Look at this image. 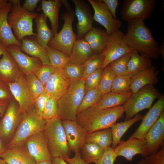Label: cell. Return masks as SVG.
<instances>
[{
    "instance_id": "44",
    "label": "cell",
    "mask_w": 164,
    "mask_h": 164,
    "mask_svg": "<svg viewBox=\"0 0 164 164\" xmlns=\"http://www.w3.org/2000/svg\"><path fill=\"white\" fill-rule=\"evenodd\" d=\"M57 100L51 96L44 108L42 117L46 121L57 116Z\"/></svg>"
},
{
    "instance_id": "15",
    "label": "cell",
    "mask_w": 164,
    "mask_h": 164,
    "mask_svg": "<svg viewBox=\"0 0 164 164\" xmlns=\"http://www.w3.org/2000/svg\"><path fill=\"white\" fill-rule=\"evenodd\" d=\"M67 141L71 151L80 152L85 143L87 133L75 120L61 121Z\"/></svg>"
},
{
    "instance_id": "34",
    "label": "cell",
    "mask_w": 164,
    "mask_h": 164,
    "mask_svg": "<svg viewBox=\"0 0 164 164\" xmlns=\"http://www.w3.org/2000/svg\"><path fill=\"white\" fill-rule=\"evenodd\" d=\"M152 66L150 59L140 55L137 51L133 50L127 65L128 73L132 76Z\"/></svg>"
},
{
    "instance_id": "25",
    "label": "cell",
    "mask_w": 164,
    "mask_h": 164,
    "mask_svg": "<svg viewBox=\"0 0 164 164\" xmlns=\"http://www.w3.org/2000/svg\"><path fill=\"white\" fill-rule=\"evenodd\" d=\"M22 73L7 51L0 59V80L7 83L16 81Z\"/></svg>"
},
{
    "instance_id": "49",
    "label": "cell",
    "mask_w": 164,
    "mask_h": 164,
    "mask_svg": "<svg viewBox=\"0 0 164 164\" xmlns=\"http://www.w3.org/2000/svg\"><path fill=\"white\" fill-rule=\"evenodd\" d=\"M50 97L45 91L35 100L34 108L38 113L42 117L44 108Z\"/></svg>"
},
{
    "instance_id": "39",
    "label": "cell",
    "mask_w": 164,
    "mask_h": 164,
    "mask_svg": "<svg viewBox=\"0 0 164 164\" xmlns=\"http://www.w3.org/2000/svg\"><path fill=\"white\" fill-rule=\"evenodd\" d=\"M132 75L128 74L115 76L112 83L111 92L123 93L131 91L130 86Z\"/></svg>"
},
{
    "instance_id": "1",
    "label": "cell",
    "mask_w": 164,
    "mask_h": 164,
    "mask_svg": "<svg viewBox=\"0 0 164 164\" xmlns=\"http://www.w3.org/2000/svg\"><path fill=\"white\" fill-rule=\"evenodd\" d=\"M125 39L132 50L140 53L141 55L156 59L160 55L158 42L154 38L150 30L144 21L138 20L128 22Z\"/></svg>"
},
{
    "instance_id": "48",
    "label": "cell",
    "mask_w": 164,
    "mask_h": 164,
    "mask_svg": "<svg viewBox=\"0 0 164 164\" xmlns=\"http://www.w3.org/2000/svg\"><path fill=\"white\" fill-rule=\"evenodd\" d=\"M144 158L145 164H164V146L156 152Z\"/></svg>"
},
{
    "instance_id": "5",
    "label": "cell",
    "mask_w": 164,
    "mask_h": 164,
    "mask_svg": "<svg viewBox=\"0 0 164 164\" xmlns=\"http://www.w3.org/2000/svg\"><path fill=\"white\" fill-rule=\"evenodd\" d=\"M61 2L67 10L61 16L64 24L61 30L54 35L48 46L62 51L70 56L73 45L77 40L72 27L75 14L68 1L62 0Z\"/></svg>"
},
{
    "instance_id": "21",
    "label": "cell",
    "mask_w": 164,
    "mask_h": 164,
    "mask_svg": "<svg viewBox=\"0 0 164 164\" xmlns=\"http://www.w3.org/2000/svg\"><path fill=\"white\" fill-rule=\"evenodd\" d=\"M144 138L147 142L148 156L156 152L164 145V111L149 129Z\"/></svg>"
},
{
    "instance_id": "19",
    "label": "cell",
    "mask_w": 164,
    "mask_h": 164,
    "mask_svg": "<svg viewBox=\"0 0 164 164\" xmlns=\"http://www.w3.org/2000/svg\"><path fill=\"white\" fill-rule=\"evenodd\" d=\"M25 144L29 153L36 162L51 160V157L43 130L28 138Z\"/></svg>"
},
{
    "instance_id": "6",
    "label": "cell",
    "mask_w": 164,
    "mask_h": 164,
    "mask_svg": "<svg viewBox=\"0 0 164 164\" xmlns=\"http://www.w3.org/2000/svg\"><path fill=\"white\" fill-rule=\"evenodd\" d=\"M12 5L8 15L9 23L14 30L15 36L19 41L27 36H36L33 32V20L38 16L37 13L29 12L22 8L19 0L9 1Z\"/></svg>"
},
{
    "instance_id": "9",
    "label": "cell",
    "mask_w": 164,
    "mask_h": 164,
    "mask_svg": "<svg viewBox=\"0 0 164 164\" xmlns=\"http://www.w3.org/2000/svg\"><path fill=\"white\" fill-rule=\"evenodd\" d=\"M22 117L18 103L13 97L9 101L0 121V140L7 147L14 136Z\"/></svg>"
},
{
    "instance_id": "7",
    "label": "cell",
    "mask_w": 164,
    "mask_h": 164,
    "mask_svg": "<svg viewBox=\"0 0 164 164\" xmlns=\"http://www.w3.org/2000/svg\"><path fill=\"white\" fill-rule=\"evenodd\" d=\"M46 121L35 108L22 114L21 121L7 149L24 144L29 137L43 130Z\"/></svg>"
},
{
    "instance_id": "16",
    "label": "cell",
    "mask_w": 164,
    "mask_h": 164,
    "mask_svg": "<svg viewBox=\"0 0 164 164\" xmlns=\"http://www.w3.org/2000/svg\"><path fill=\"white\" fill-rule=\"evenodd\" d=\"M75 6L77 25V39L83 38L93 27L94 21L90 9L86 2L83 0H72Z\"/></svg>"
},
{
    "instance_id": "24",
    "label": "cell",
    "mask_w": 164,
    "mask_h": 164,
    "mask_svg": "<svg viewBox=\"0 0 164 164\" xmlns=\"http://www.w3.org/2000/svg\"><path fill=\"white\" fill-rule=\"evenodd\" d=\"M7 164H35L36 162L28 152L25 144L7 149L0 155Z\"/></svg>"
},
{
    "instance_id": "59",
    "label": "cell",
    "mask_w": 164,
    "mask_h": 164,
    "mask_svg": "<svg viewBox=\"0 0 164 164\" xmlns=\"http://www.w3.org/2000/svg\"><path fill=\"white\" fill-rule=\"evenodd\" d=\"M35 164H52L51 160L36 162Z\"/></svg>"
},
{
    "instance_id": "10",
    "label": "cell",
    "mask_w": 164,
    "mask_h": 164,
    "mask_svg": "<svg viewBox=\"0 0 164 164\" xmlns=\"http://www.w3.org/2000/svg\"><path fill=\"white\" fill-rule=\"evenodd\" d=\"M155 0H125L120 14L128 22L148 19L156 6Z\"/></svg>"
},
{
    "instance_id": "2",
    "label": "cell",
    "mask_w": 164,
    "mask_h": 164,
    "mask_svg": "<svg viewBox=\"0 0 164 164\" xmlns=\"http://www.w3.org/2000/svg\"><path fill=\"white\" fill-rule=\"evenodd\" d=\"M124 112L122 105L104 109L93 106L77 114L76 120L88 134L110 128Z\"/></svg>"
},
{
    "instance_id": "8",
    "label": "cell",
    "mask_w": 164,
    "mask_h": 164,
    "mask_svg": "<svg viewBox=\"0 0 164 164\" xmlns=\"http://www.w3.org/2000/svg\"><path fill=\"white\" fill-rule=\"evenodd\" d=\"M154 85H146L132 94L122 106L125 113V121L132 118L140 111L149 109L155 99L161 96L159 91Z\"/></svg>"
},
{
    "instance_id": "12",
    "label": "cell",
    "mask_w": 164,
    "mask_h": 164,
    "mask_svg": "<svg viewBox=\"0 0 164 164\" xmlns=\"http://www.w3.org/2000/svg\"><path fill=\"white\" fill-rule=\"evenodd\" d=\"M7 84L13 97L18 103L22 114L35 108V99L29 89L25 74L22 73L16 81Z\"/></svg>"
},
{
    "instance_id": "32",
    "label": "cell",
    "mask_w": 164,
    "mask_h": 164,
    "mask_svg": "<svg viewBox=\"0 0 164 164\" xmlns=\"http://www.w3.org/2000/svg\"><path fill=\"white\" fill-rule=\"evenodd\" d=\"M143 116L138 114L131 119L116 123L110 127L112 136L111 147L114 149L127 130L135 123L142 120Z\"/></svg>"
},
{
    "instance_id": "52",
    "label": "cell",
    "mask_w": 164,
    "mask_h": 164,
    "mask_svg": "<svg viewBox=\"0 0 164 164\" xmlns=\"http://www.w3.org/2000/svg\"><path fill=\"white\" fill-rule=\"evenodd\" d=\"M40 1V0H26L22 7L29 12H33Z\"/></svg>"
},
{
    "instance_id": "14",
    "label": "cell",
    "mask_w": 164,
    "mask_h": 164,
    "mask_svg": "<svg viewBox=\"0 0 164 164\" xmlns=\"http://www.w3.org/2000/svg\"><path fill=\"white\" fill-rule=\"evenodd\" d=\"M114 149L117 157H123L131 162L137 154L145 157L148 156L147 142L144 138H129L126 141L121 140Z\"/></svg>"
},
{
    "instance_id": "3",
    "label": "cell",
    "mask_w": 164,
    "mask_h": 164,
    "mask_svg": "<svg viewBox=\"0 0 164 164\" xmlns=\"http://www.w3.org/2000/svg\"><path fill=\"white\" fill-rule=\"evenodd\" d=\"M43 132L51 158H70L71 151L61 121L57 116L46 121Z\"/></svg>"
},
{
    "instance_id": "50",
    "label": "cell",
    "mask_w": 164,
    "mask_h": 164,
    "mask_svg": "<svg viewBox=\"0 0 164 164\" xmlns=\"http://www.w3.org/2000/svg\"><path fill=\"white\" fill-rule=\"evenodd\" d=\"M13 98L7 83L0 80V100L11 99Z\"/></svg>"
},
{
    "instance_id": "26",
    "label": "cell",
    "mask_w": 164,
    "mask_h": 164,
    "mask_svg": "<svg viewBox=\"0 0 164 164\" xmlns=\"http://www.w3.org/2000/svg\"><path fill=\"white\" fill-rule=\"evenodd\" d=\"M20 48L26 54L38 58L43 64L50 65L46 49L36 40L31 38H24L22 40Z\"/></svg>"
},
{
    "instance_id": "38",
    "label": "cell",
    "mask_w": 164,
    "mask_h": 164,
    "mask_svg": "<svg viewBox=\"0 0 164 164\" xmlns=\"http://www.w3.org/2000/svg\"><path fill=\"white\" fill-rule=\"evenodd\" d=\"M115 76L110 69L108 65L103 69L98 86L103 96L111 92L113 81Z\"/></svg>"
},
{
    "instance_id": "53",
    "label": "cell",
    "mask_w": 164,
    "mask_h": 164,
    "mask_svg": "<svg viewBox=\"0 0 164 164\" xmlns=\"http://www.w3.org/2000/svg\"><path fill=\"white\" fill-rule=\"evenodd\" d=\"M64 160L69 164H88L82 158L80 152L75 153L72 158H67Z\"/></svg>"
},
{
    "instance_id": "35",
    "label": "cell",
    "mask_w": 164,
    "mask_h": 164,
    "mask_svg": "<svg viewBox=\"0 0 164 164\" xmlns=\"http://www.w3.org/2000/svg\"><path fill=\"white\" fill-rule=\"evenodd\" d=\"M46 49L50 65L56 69H63L70 62V56L64 52L48 46Z\"/></svg>"
},
{
    "instance_id": "29",
    "label": "cell",
    "mask_w": 164,
    "mask_h": 164,
    "mask_svg": "<svg viewBox=\"0 0 164 164\" xmlns=\"http://www.w3.org/2000/svg\"><path fill=\"white\" fill-rule=\"evenodd\" d=\"M132 93L131 91L123 93L110 92L104 94L100 101L94 106L104 109L122 106L128 100Z\"/></svg>"
},
{
    "instance_id": "57",
    "label": "cell",
    "mask_w": 164,
    "mask_h": 164,
    "mask_svg": "<svg viewBox=\"0 0 164 164\" xmlns=\"http://www.w3.org/2000/svg\"><path fill=\"white\" fill-rule=\"evenodd\" d=\"M7 149V146L0 140V155Z\"/></svg>"
},
{
    "instance_id": "55",
    "label": "cell",
    "mask_w": 164,
    "mask_h": 164,
    "mask_svg": "<svg viewBox=\"0 0 164 164\" xmlns=\"http://www.w3.org/2000/svg\"><path fill=\"white\" fill-rule=\"evenodd\" d=\"M51 160L52 164H69L61 157L52 158Z\"/></svg>"
},
{
    "instance_id": "60",
    "label": "cell",
    "mask_w": 164,
    "mask_h": 164,
    "mask_svg": "<svg viewBox=\"0 0 164 164\" xmlns=\"http://www.w3.org/2000/svg\"><path fill=\"white\" fill-rule=\"evenodd\" d=\"M138 164H145L144 161V158H143L140 159L138 162Z\"/></svg>"
},
{
    "instance_id": "4",
    "label": "cell",
    "mask_w": 164,
    "mask_h": 164,
    "mask_svg": "<svg viewBox=\"0 0 164 164\" xmlns=\"http://www.w3.org/2000/svg\"><path fill=\"white\" fill-rule=\"evenodd\" d=\"M84 83L83 79L72 82L57 100V116L61 121L76 120L78 108L85 94Z\"/></svg>"
},
{
    "instance_id": "61",
    "label": "cell",
    "mask_w": 164,
    "mask_h": 164,
    "mask_svg": "<svg viewBox=\"0 0 164 164\" xmlns=\"http://www.w3.org/2000/svg\"><path fill=\"white\" fill-rule=\"evenodd\" d=\"M0 164H7L5 161L2 159H0Z\"/></svg>"
},
{
    "instance_id": "28",
    "label": "cell",
    "mask_w": 164,
    "mask_h": 164,
    "mask_svg": "<svg viewBox=\"0 0 164 164\" xmlns=\"http://www.w3.org/2000/svg\"><path fill=\"white\" fill-rule=\"evenodd\" d=\"M90 46L84 38L77 39L74 43L70 55V62L83 64L93 54Z\"/></svg>"
},
{
    "instance_id": "43",
    "label": "cell",
    "mask_w": 164,
    "mask_h": 164,
    "mask_svg": "<svg viewBox=\"0 0 164 164\" xmlns=\"http://www.w3.org/2000/svg\"><path fill=\"white\" fill-rule=\"evenodd\" d=\"M26 76L29 89L35 100L45 91V86L34 73Z\"/></svg>"
},
{
    "instance_id": "47",
    "label": "cell",
    "mask_w": 164,
    "mask_h": 164,
    "mask_svg": "<svg viewBox=\"0 0 164 164\" xmlns=\"http://www.w3.org/2000/svg\"><path fill=\"white\" fill-rule=\"evenodd\" d=\"M117 157L114 149L111 147L105 149L101 156L94 162L95 164H114Z\"/></svg>"
},
{
    "instance_id": "13",
    "label": "cell",
    "mask_w": 164,
    "mask_h": 164,
    "mask_svg": "<svg viewBox=\"0 0 164 164\" xmlns=\"http://www.w3.org/2000/svg\"><path fill=\"white\" fill-rule=\"evenodd\" d=\"M94 11L93 16L94 21L98 23L106 29L109 35L119 29L122 22L118 19H115L102 0H87Z\"/></svg>"
},
{
    "instance_id": "11",
    "label": "cell",
    "mask_w": 164,
    "mask_h": 164,
    "mask_svg": "<svg viewBox=\"0 0 164 164\" xmlns=\"http://www.w3.org/2000/svg\"><path fill=\"white\" fill-rule=\"evenodd\" d=\"M132 51L127 43L124 34L119 29L116 30L109 35L106 45L100 53L104 57L101 68Z\"/></svg>"
},
{
    "instance_id": "17",
    "label": "cell",
    "mask_w": 164,
    "mask_h": 164,
    "mask_svg": "<svg viewBox=\"0 0 164 164\" xmlns=\"http://www.w3.org/2000/svg\"><path fill=\"white\" fill-rule=\"evenodd\" d=\"M7 51L14 59L20 71L25 75L34 73L42 65L38 58L24 53L20 47L15 45L7 47Z\"/></svg>"
},
{
    "instance_id": "51",
    "label": "cell",
    "mask_w": 164,
    "mask_h": 164,
    "mask_svg": "<svg viewBox=\"0 0 164 164\" xmlns=\"http://www.w3.org/2000/svg\"><path fill=\"white\" fill-rule=\"evenodd\" d=\"M105 4L114 18L117 19L116 15V11L119 5L118 0H102Z\"/></svg>"
},
{
    "instance_id": "41",
    "label": "cell",
    "mask_w": 164,
    "mask_h": 164,
    "mask_svg": "<svg viewBox=\"0 0 164 164\" xmlns=\"http://www.w3.org/2000/svg\"><path fill=\"white\" fill-rule=\"evenodd\" d=\"M104 57L100 54H94L84 64V72L82 79L85 78L90 74L101 68Z\"/></svg>"
},
{
    "instance_id": "18",
    "label": "cell",
    "mask_w": 164,
    "mask_h": 164,
    "mask_svg": "<svg viewBox=\"0 0 164 164\" xmlns=\"http://www.w3.org/2000/svg\"><path fill=\"white\" fill-rule=\"evenodd\" d=\"M164 110V96L161 95L153 105L143 116L142 122L130 138H143Z\"/></svg>"
},
{
    "instance_id": "46",
    "label": "cell",
    "mask_w": 164,
    "mask_h": 164,
    "mask_svg": "<svg viewBox=\"0 0 164 164\" xmlns=\"http://www.w3.org/2000/svg\"><path fill=\"white\" fill-rule=\"evenodd\" d=\"M55 70L56 69L51 65L43 64L34 74L45 86L47 81Z\"/></svg>"
},
{
    "instance_id": "45",
    "label": "cell",
    "mask_w": 164,
    "mask_h": 164,
    "mask_svg": "<svg viewBox=\"0 0 164 164\" xmlns=\"http://www.w3.org/2000/svg\"><path fill=\"white\" fill-rule=\"evenodd\" d=\"M103 69L100 68L89 75L85 79V94L98 86Z\"/></svg>"
},
{
    "instance_id": "22",
    "label": "cell",
    "mask_w": 164,
    "mask_h": 164,
    "mask_svg": "<svg viewBox=\"0 0 164 164\" xmlns=\"http://www.w3.org/2000/svg\"><path fill=\"white\" fill-rule=\"evenodd\" d=\"M12 8V4L9 2L0 9V41L7 47L12 45L20 47L21 43L13 35L8 20L9 13Z\"/></svg>"
},
{
    "instance_id": "58",
    "label": "cell",
    "mask_w": 164,
    "mask_h": 164,
    "mask_svg": "<svg viewBox=\"0 0 164 164\" xmlns=\"http://www.w3.org/2000/svg\"><path fill=\"white\" fill-rule=\"evenodd\" d=\"M8 1L6 0H0V9L3 8L8 3Z\"/></svg>"
},
{
    "instance_id": "30",
    "label": "cell",
    "mask_w": 164,
    "mask_h": 164,
    "mask_svg": "<svg viewBox=\"0 0 164 164\" xmlns=\"http://www.w3.org/2000/svg\"><path fill=\"white\" fill-rule=\"evenodd\" d=\"M62 3L59 0H42L40 9L49 19L52 30L55 35L58 28V14Z\"/></svg>"
},
{
    "instance_id": "33",
    "label": "cell",
    "mask_w": 164,
    "mask_h": 164,
    "mask_svg": "<svg viewBox=\"0 0 164 164\" xmlns=\"http://www.w3.org/2000/svg\"><path fill=\"white\" fill-rule=\"evenodd\" d=\"M85 142L95 144L104 149L110 147L112 143L111 128L97 131L87 134Z\"/></svg>"
},
{
    "instance_id": "54",
    "label": "cell",
    "mask_w": 164,
    "mask_h": 164,
    "mask_svg": "<svg viewBox=\"0 0 164 164\" xmlns=\"http://www.w3.org/2000/svg\"><path fill=\"white\" fill-rule=\"evenodd\" d=\"M11 99L0 100V118L4 114Z\"/></svg>"
},
{
    "instance_id": "40",
    "label": "cell",
    "mask_w": 164,
    "mask_h": 164,
    "mask_svg": "<svg viewBox=\"0 0 164 164\" xmlns=\"http://www.w3.org/2000/svg\"><path fill=\"white\" fill-rule=\"evenodd\" d=\"M132 52L124 55L108 65L110 70L116 76L128 74L127 71V65Z\"/></svg>"
},
{
    "instance_id": "56",
    "label": "cell",
    "mask_w": 164,
    "mask_h": 164,
    "mask_svg": "<svg viewBox=\"0 0 164 164\" xmlns=\"http://www.w3.org/2000/svg\"><path fill=\"white\" fill-rule=\"evenodd\" d=\"M7 47L0 41V56L7 51Z\"/></svg>"
},
{
    "instance_id": "23",
    "label": "cell",
    "mask_w": 164,
    "mask_h": 164,
    "mask_svg": "<svg viewBox=\"0 0 164 164\" xmlns=\"http://www.w3.org/2000/svg\"><path fill=\"white\" fill-rule=\"evenodd\" d=\"M159 71L156 70V67H150L140 71L132 76L130 89L132 94L138 91L144 86L155 85L159 81L158 75Z\"/></svg>"
},
{
    "instance_id": "20",
    "label": "cell",
    "mask_w": 164,
    "mask_h": 164,
    "mask_svg": "<svg viewBox=\"0 0 164 164\" xmlns=\"http://www.w3.org/2000/svg\"><path fill=\"white\" fill-rule=\"evenodd\" d=\"M71 82L63 69H56L47 81L45 91L58 100L65 93Z\"/></svg>"
},
{
    "instance_id": "36",
    "label": "cell",
    "mask_w": 164,
    "mask_h": 164,
    "mask_svg": "<svg viewBox=\"0 0 164 164\" xmlns=\"http://www.w3.org/2000/svg\"><path fill=\"white\" fill-rule=\"evenodd\" d=\"M104 149L92 143H85L80 149L81 157L87 163L94 162L102 155Z\"/></svg>"
},
{
    "instance_id": "31",
    "label": "cell",
    "mask_w": 164,
    "mask_h": 164,
    "mask_svg": "<svg viewBox=\"0 0 164 164\" xmlns=\"http://www.w3.org/2000/svg\"><path fill=\"white\" fill-rule=\"evenodd\" d=\"M47 17L43 13L39 15L35 19L37 31L36 40L45 48L54 35L52 29H50L47 25Z\"/></svg>"
},
{
    "instance_id": "37",
    "label": "cell",
    "mask_w": 164,
    "mask_h": 164,
    "mask_svg": "<svg viewBox=\"0 0 164 164\" xmlns=\"http://www.w3.org/2000/svg\"><path fill=\"white\" fill-rule=\"evenodd\" d=\"M102 96L98 87L88 91L84 94L78 108L77 115L97 104L100 101Z\"/></svg>"
},
{
    "instance_id": "42",
    "label": "cell",
    "mask_w": 164,
    "mask_h": 164,
    "mask_svg": "<svg viewBox=\"0 0 164 164\" xmlns=\"http://www.w3.org/2000/svg\"><path fill=\"white\" fill-rule=\"evenodd\" d=\"M63 70L72 82L82 79L84 72V64H78L69 62Z\"/></svg>"
},
{
    "instance_id": "27",
    "label": "cell",
    "mask_w": 164,
    "mask_h": 164,
    "mask_svg": "<svg viewBox=\"0 0 164 164\" xmlns=\"http://www.w3.org/2000/svg\"><path fill=\"white\" fill-rule=\"evenodd\" d=\"M109 35L106 30L93 27L84 36L94 54H100L105 48Z\"/></svg>"
},
{
    "instance_id": "62",
    "label": "cell",
    "mask_w": 164,
    "mask_h": 164,
    "mask_svg": "<svg viewBox=\"0 0 164 164\" xmlns=\"http://www.w3.org/2000/svg\"><path fill=\"white\" fill-rule=\"evenodd\" d=\"M0 120H1V118H0Z\"/></svg>"
}]
</instances>
